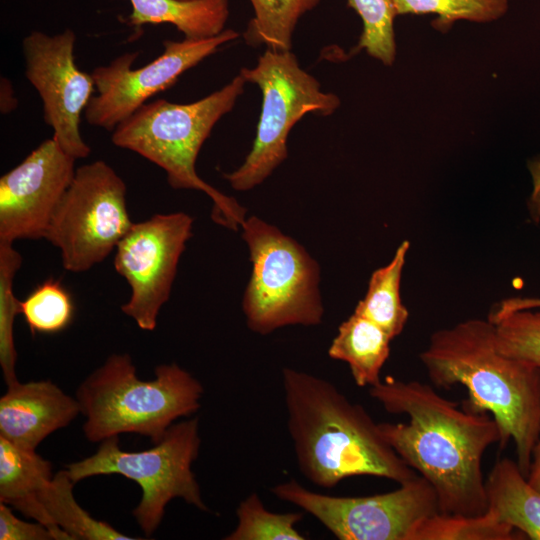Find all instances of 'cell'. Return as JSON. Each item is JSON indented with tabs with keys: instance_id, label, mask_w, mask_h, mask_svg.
<instances>
[{
	"instance_id": "obj_1",
	"label": "cell",
	"mask_w": 540,
	"mask_h": 540,
	"mask_svg": "<svg viewBox=\"0 0 540 540\" xmlns=\"http://www.w3.org/2000/svg\"><path fill=\"white\" fill-rule=\"evenodd\" d=\"M369 394L407 422L378 423L380 433L402 460L434 488L443 514L474 516L488 502L482 459L501 439L497 422L487 412L447 399L433 386L387 376Z\"/></svg>"
},
{
	"instance_id": "obj_2",
	"label": "cell",
	"mask_w": 540,
	"mask_h": 540,
	"mask_svg": "<svg viewBox=\"0 0 540 540\" xmlns=\"http://www.w3.org/2000/svg\"><path fill=\"white\" fill-rule=\"evenodd\" d=\"M420 360L434 386L463 385L469 394L463 403L492 415L500 429V448L514 441L516 462L527 477L540 433V368L500 353L488 318L435 331Z\"/></svg>"
},
{
	"instance_id": "obj_3",
	"label": "cell",
	"mask_w": 540,
	"mask_h": 540,
	"mask_svg": "<svg viewBox=\"0 0 540 540\" xmlns=\"http://www.w3.org/2000/svg\"><path fill=\"white\" fill-rule=\"evenodd\" d=\"M282 385L298 467L313 484L332 488L368 475L402 484L415 476L368 412L331 382L283 368Z\"/></svg>"
},
{
	"instance_id": "obj_4",
	"label": "cell",
	"mask_w": 540,
	"mask_h": 540,
	"mask_svg": "<svg viewBox=\"0 0 540 540\" xmlns=\"http://www.w3.org/2000/svg\"><path fill=\"white\" fill-rule=\"evenodd\" d=\"M247 82L239 73L228 84L188 104L165 99L147 102L115 127L112 143L162 168L173 189L201 191L213 201L212 218L237 230L246 209L201 179L195 169L199 151L213 127L230 112Z\"/></svg>"
},
{
	"instance_id": "obj_5",
	"label": "cell",
	"mask_w": 540,
	"mask_h": 540,
	"mask_svg": "<svg viewBox=\"0 0 540 540\" xmlns=\"http://www.w3.org/2000/svg\"><path fill=\"white\" fill-rule=\"evenodd\" d=\"M143 381L129 354H112L77 388L76 399L86 420L90 442L136 433L159 442L173 422L200 408L202 384L176 363L155 368Z\"/></svg>"
},
{
	"instance_id": "obj_6",
	"label": "cell",
	"mask_w": 540,
	"mask_h": 540,
	"mask_svg": "<svg viewBox=\"0 0 540 540\" xmlns=\"http://www.w3.org/2000/svg\"><path fill=\"white\" fill-rule=\"evenodd\" d=\"M252 262L242 307L247 326L266 335L288 325H317L324 309L318 263L305 248L256 216L241 225Z\"/></svg>"
},
{
	"instance_id": "obj_7",
	"label": "cell",
	"mask_w": 540,
	"mask_h": 540,
	"mask_svg": "<svg viewBox=\"0 0 540 540\" xmlns=\"http://www.w3.org/2000/svg\"><path fill=\"white\" fill-rule=\"evenodd\" d=\"M200 444L199 419L193 417L172 424L152 448L139 452L121 450L119 436L107 438L93 455L66 465V471L74 483L110 474L136 482L142 495L132 514L144 534L151 536L161 523L167 504L174 498H182L199 510L208 511L191 469Z\"/></svg>"
},
{
	"instance_id": "obj_8",
	"label": "cell",
	"mask_w": 540,
	"mask_h": 540,
	"mask_svg": "<svg viewBox=\"0 0 540 540\" xmlns=\"http://www.w3.org/2000/svg\"><path fill=\"white\" fill-rule=\"evenodd\" d=\"M246 82L262 92V108L253 146L244 163L223 176L237 191L261 184L287 158V138L307 113L329 116L340 106L337 95L323 92L290 51L267 49L253 68H242Z\"/></svg>"
},
{
	"instance_id": "obj_9",
	"label": "cell",
	"mask_w": 540,
	"mask_h": 540,
	"mask_svg": "<svg viewBox=\"0 0 540 540\" xmlns=\"http://www.w3.org/2000/svg\"><path fill=\"white\" fill-rule=\"evenodd\" d=\"M126 193L124 180L106 162L76 168L45 236L60 251L65 270L88 271L116 249L133 224Z\"/></svg>"
},
{
	"instance_id": "obj_10",
	"label": "cell",
	"mask_w": 540,
	"mask_h": 540,
	"mask_svg": "<svg viewBox=\"0 0 540 540\" xmlns=\"http://www.w3.org/2000/svg\"><path fill=\"white\" fill-rule=\"evenodd\" d=\"M396 490L369 496H330L306 489L295 479L270 489L317 518L340 540H410L413 530L439 512L437 495L421 475Z\"/></svg>"
},
{
	"instance_id": "obj_11",
	"label": "cell",
	"mask_w": 540,
	"mask_h": 540,
	"mask_svg": "<svg viewBox=\"0 0 540 540\" xmlns=\"http://www.w3.org/2000/svg\"><path fill=\"white\" fill-rule=\"evenodd\" d=\"M239 37L232 29L204 39L165 40L163 52L150 63L133 68L139 52L124 53L91 75L96 92L84 111L86 121L113 131L154 95L173 86L187 70Z\"/></svg>"
},
{
	"instance_id": "obj_12",
	"label": "cell",
	"mask_w": 540,
	"mask_h": 540,
	"mask_svg": "<svg viewBox=\"0 0 540 540\" xmlns=\"http://www.w3.org/2000/svg\"><path fill=\"white\" fill-rule=\"evenodd\" d=\"M193 218L184 212L155 214L131 225L116 246L115 271L131 289L122 312L153 331L168 301L180 257L192 236Z\"/></svg>"
},
{
	"instance_id": "obj_13",
	"label": "cell",
	"mask_w": 540,
	"mask_h": 540,
	"mask_svg": "<svg viewBox=\"0 0 540 540\" xmlns=\"http://www.w3.org/2000/svg\"><path fill=\"white\" fill-rule=\"evenodd\" d=\"M76 35L71 29L48 35L33 31L23 42L25 76L43 104V118L53 138L73 158H86L90 146L80 133V120L96 92L91 74L74 58Z\"/></svg>"
},
{
	"instance_id": "obj_14",
	"label": "cell",
	"mask_w": 540,
	"mask_h": 540,
	"mask_svg": "<svg viewBox=\"0 0 540 540\" xmlns=\"http://www.w3.org/2000/svg\"><path fill=\"white\" fill-rule=\"evenodd\" d=\"M75 161L52 137L0 178V243L45 239Z\"/></svg>"
},
{
	"instance_id": "obj_15",
	"label": "cell",
	"mask_w": 540,
	"mask_h": 540,
	"mask_svg": "<svg viewBox=\"0 0 540 540\" xmlns=\"http://www.w3.org/2000/svg\"><path fill=\"white\" fill-rule=\"evenodd\" d=\"M0 398V437L32 450L80 413L76 398L48 380L7 384Z\"/></svg>"
},
{
	"instance_id": "obj_16",
	"label": "cell",
	"mask_w": 540,
	"mask_h": 540,
	"mask_svg": "<svg viewBox=\"0 0 540 540\" xmlns=\"http://www.w3.org/2000/svg\"><path fill=\"white\" fill-rule=\"evenodd\" d=\"M53 476L51 463L36 450L0 437V503L46 526L38 496Z\"/></svg>"
},
{
	"instance_id": "obj_17",
	"label": "cell",
	"mask_w": 540,
	"mask_h": 540,
	"mask_svg": "<svg viewBox=\"0 0 540 540\" xmlns=\"http://www.w3.org/2000/svg\"><path fill=\"white\" fill-rule=\"evenodd\" d=\"M488 509L522 532L540 540V491L525 477L517 462L499 459L485 480Z\"/></svg>"
},
{
	"instance_id": "obj_18",
	"label": "cell",
	"mask_w": 540,
	"mask_h": 540,
	"mask_svg": "<svg viewBox=\"0 0 540 540\" xmlns=\"http://www.w3.org/2000/svg\"><path fill=\"white\" fill-rule=\"evenodd\" d=\"M131 25L171 24L185 38L204 39L224 31L229 0H129Z\"/></svg>"
},
{
	"instance_id": "obj_19",
	"label": "cell",
	"mask_w": 540,
	"mask_h": 540,
	"mask_svg": "<svg viewBox=\"0 0 540 540\" xmlns=\"http://www.w3.org/2000/svg\"><path fill=\"white\" fill-rule=\"evenodd\" d=\"M74 482L66 469L54 474L40 492L38 502L46 526L56 540H131L107 522L93 518L75 500Z\"/></svg>"
},
{
	"instance_id": "obj_20",
	"label": "cell",
	"mask_w": 540,
	"mask_h": 540,
	"mask_svg": "<svg viewBox=\"0 0 540 540\" xmlns=\"http://www.w3.org/2000/svg\"><path fill=\"white\" fill-rule=\"evenodd\" d=\"M392 338L369 319L353 313L342 322L328 355L349 365L356 385L374 386L390 354Z\"/></svg>"
},
{
	"instance_id": "obj_21",
	"label": "cell",
	"mask_w": 540,
	"mask_h": 540,
	"mask_svg": "<svg viewBox=\"0 0 540 540\" xmlns=\"http://www.w3.org/2000/svg\"><path fill=\"white\" fill-rule=\"evenodd\" d=\"M409 248V241L404 240L397 247L391 261L372 273L367 292L354 310V313L382 328L392 339L403 331L409 317L400 294L401 277Z\"/></svg>"
},
{
	"instance_id": "obj_22",
	"label": "cell",
	"mask_w": 540,
	"mask_h": 540,
	"mask_svg": "<svg viewBox=\"0 0 540 540\" xmlns=\"http://www.w3.org/2000/svg\"><path fill=\"white\" fill-rule=\"evenodd\" d=\"M254 16L244 38L251 45H266L274 51H288L300 18L321 0H249Z\"/></svg>"
},
{
	"instance_id": "obj_23",
	"label": "cell",
	"mask_w": 540,
	"mask_h": 540,
	"mask_svg": "<svg viewBox=\"0 0 540 540\" xmlns=\"http://www.w3.org/2000/svg\"><path fill=\"white\" fill-rule=\"evenodd\" d=\"M527 537L491 509L465 516L437 512L424 519L410 540H522Z\"/></svg>"
},
{
	"instance_id": "obj_24",
	"label": "cell",
	"mask_w": 540,
	"mask_h": 540,
	"mask_svg": "<svg viewBox=\"0 0 540 540\" xmlns=\"http://www.w3.org/2000/svg\"><path fill=\"white\" fill-rule=\"evenodd\" d=\"M75 307L60 280L49 278L20 301V314L32 334H55L72 322Z\"/></svg>"
},
{
	"instance_id": "obj_25",
	"label": "cell",
	"mask_w": 540,
	"mask_h": 540,
	"mask_svg": "<svg viewBox=\"0 0 540 540\" xmlns=\"http://www.w3.org/2000/svg\"><path fill=\"white\" fill-rule=\"evenodd\" d=\"M396 14H434L432 26L447 32L459 20L486 23L503 16L507 0H392Z\"/></svg>"
},
{
	"instance_id": "obj_26",
	"label": "cell",
	"mask_w": 540,
	"mask_h": 540,
	"mask_svg": "<svg viewBox=\"0 0 540 540\" xmlns=\"http://www.w3.org/2000/svg\"><path fill=\"white\" fill-rule=\"evenodd\" d=\"M235 529L225 540H304L295 525L303 513L268 511L257 493H251L237 507Z\"/></svg>"
},
{
	"instance_id": "obj_27",
	"label": "cell",
	"mask_w": 540,
	"mask_h": 540,
	"mask_svg": "<svg viewBox=\"0 0 540 540\" xmlns=\"http://www.w3.org/2000/svg\"><path fill=\"white\" fill-rule=\"evenodd\" d=\"M347 4L363 23L354 51L365 50L384 65H392L396 57L394 19L397 16L392 0H347Z\"/></svg>"
},
{
	"instance_id": "obj_28",
	"label": "cell",
	"mask_w": 540,
	"mask_h": 540,
	"mask_svg": "<svg viewBox=\"0 0 540 540\" xmlns=\"http://www.w3.org/2000/svg\"><path fill=\"white\" fill-rule=\"evenodd\" d=\"M22 265L21 254L10 243H0V363L6 383L16 381L13 326L20 314V300L14 293V279Z\"/></svg>"
},
{
	"instance_id": "obj_29",
	"label": "cell",
	"mask_w": 540,
	"mask_h": 540,
	"mask_svg": "<svg viewBox=\"0 0 540 540\" xmlns=\"http://www.w3.org/2000/svg\"><path fill=\"white\" fill-rule=\"evenodd\" d=\"M490 321L500 353L540 368V308L514 311Z\"/></svg>"
},
{
	"instance_id": "obj_30",
	"label": "cell",
	"mask_w": 540,
	"mask_h": 540,
	"mask_svg": "<svg viewBox=\"0 0 540 540\" xmlns=\"http://www.w3.org/2000/svg\"><path fill=\"white\" fill-rule=\"evenodd\" d=\"M0 540H56L44 524L19 519L8 505L0 503Z\"/></svg>"
},
{
	"instance_id": "obj_31",
	"label": "cell",
	"mask_w": 540,
	"mask_h": 540,
	"mask_svg": "<svg viewBox=\"0 0 540 540\" xmlns=\"http://www.w3.org/2000/svg\"><path fill=\"white\" fill-rule=\"evenodd\" d=\"M537 308H540V297H511L495 304L488 319L492 320L514 311Z\"/></svg>"
},
{
	"instance_id": "obj_32",
	"label": "cell",
	"mask_w": 540,
	"mask_h": 540,
	"mask_svg": "<svg viewBox=\"0 0 540 540\" xmlns=\"http://www.w3.org/2000/svg\"><path fill=\"white\" fill-rule=\"evenodd\" d=\"M532 177V192L528 199V210L534 223L540 222V154L528 162Z\"/></svg>"
},
{
	"instance_id": "obj_33",
	"label": "cell",
	"mask_w": 540,
	"mask_h": 540,
	"mask_svg": "<svg viewBox=\"0 0 540 540\" xmlns=\"http://www.w3.org/2000/svg\"><path fill=\"white\" fill-rule=\"evenodd\" d=\"M527 479L534 488L540 491V433L532 451Z\"/></svg>"
},
{
	"instance_id": "obj_34",
	"label": "cell",
	"mask_w": 540,
	"mask_h": 540,
	"mask_svg": "<svg viewBox=\"0 0 540 540\" xmlns=\"http://www.w3.org/2000/svg\"><path fill=\"white\" fill-rule=\"evenodd\" d=\"M12 85L6 78H1V112L8 113L16 106Z\"/></svg>"
},
{
	"instance_id": "obj_35",
	"label": "cell",
	"mask_w": 540,
	"mask_h": 540,
	"mask_svg": "<svg viewBox=\"0 0 540 540\" xmlns=\"http://www.w3.org/2000/svg\"><path fill=\"white\" fill-rule=\"evenodd\" d=\"M182 1H188V0H182Z\"/></svg>"
}]
</instances>
